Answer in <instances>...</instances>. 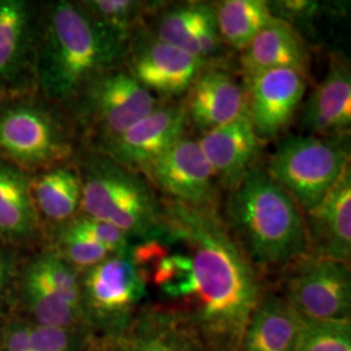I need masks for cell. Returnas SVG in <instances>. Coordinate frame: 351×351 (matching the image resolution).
I'll list each match as a JSON object with an SVG mask.
<instances>
[{"instance_id":"obj_18","label":"cell","mask_w":351,"mask_h":351,"mask_svg":"<svg viewBox=\"0 0 351 351\" xmlns=\"http://www.w3.org/2000/svg\"><path fill=\"white\" fill-rule=\"evenodd\" d=\"M197 139L219 186L226 191L236 188L258 163L263 143L246 112L224 125L202 133Z\"/></svg>"},{"instance_id":"obj_9","label":"cell","mask_w":351,"mask_h":351,"mask_svg":"<svg viewBox=\"0 0 351 351\" xmlns=\"http://www.w3.org/2000/svg\"><path fill=\"white\" fill-rule=\"evenodd\" d=\"M71 154L68 133L50 111L29 103H13L0 108V158L20 168H50Z\"/></svg>"},{"instance_id":"obj_28","label":"cell","mask_w":351,"mask_h":351,"mask_svg":"<svg viewBox=\"0 0 351 351\" xmlns=\"http://www.w3.org/2000/svg\"><path fill=\"white\" fill-rule=\"evenodd\" d=\"M24 268L84 315L80 274L51 247L40 251L24 265Z\"/></svg>"},{"instance_id":"obj_36","label":"cell","mask_w":351,"mask_h":351,"mask_svg":"<svg viewBox=\"0 0 351 351\" xmlns=\"http://www.w3.org/2000/svg\"><path fill=\"white\" fill-rule=\"evenodd\" d=\"M0 333H1V330H0Z\"/></svg>"},{"instance_id":"obj_5","label":"cell","mask_w":351,"mask_h":351,"mask_svg":"<svg viewBox=\"0 0 351 351\" xmlns=\"http://www.w3.org/2000/svg\"><path fill=\"white\" fill-rule=\"evenodd\" d=\"M349 165V138L308 134H290L281 138L264 164L268 175L303 213L323 201Z\"/></svg>"},{"instance_id":"obj_35","label":"cell","mask_w":351,"mask_h":351,"mask_svg":"<svg viewBox=\"0 0 351 351\" xmlns=\"http://www.w3.org/2000/svg\"><path fill=\"white\" fill-rule=\"evenodd\" d=\"M268 8L274 17L281 19L290 25L295 23L311 21L319 8V3L308 0H285V1H267Z\"/></svg>"},{"instance_id":"obj_10","label":"cell","mask_w":351,"mask_h":351,"mask_svg":"<svg viewBox=\"0 0 351 351\" xmlns=\"http://www.w3.org/2000/svg\"><path fill=\"white\" fill-rule=\"evenodd\" d=\"M160 198L197 208H220V186L190 134L177 141L141 172Z\"/></svg>"},{"instance_id":"obj_1","label":"cell","mask_w":351,"mask_h":351,"mask_svg":"<svg viewBox=\"0 0 351 351\" xmlns=\"http://www.w3.org/2000/svg\"><path fill=\"white\" fill-rule=\"evenodd\" d=\"M165 236L177 247L155 289L210 351H239L245 326L262 298L263 276L230 234L221 210L160 198Z\"/></svg>"},{"instance_id":"obj_33","label":"cell","mask_w":351,"mask_h":351,"mask_svg":"<svg viewBox=\"0 0 351 351\" xmlns=\"http://www.w3.org/2000/svg\"><path fill=\"white\" fill-rule=\"evenodd\" d=\"M21 268L14 249L0 242V323L14 313Z\"/></svg>"},{"instance_id":"obj_15","label":"cell","mask_w":351,"mask_h":351,"mask_svg":"<svg viewBox=\"0 0 351 351\" xmlns=\"http://www.w3.org/2000/svg\"><path fill=\"white\" fill-rule=\"evenodd\" d=\"M350 126V62L341 53H332L324 78L302 103L301 134L349 138Z\"/></svg>"},{"instance_id":"obj_6","label":"cell","mask_w":351,"mask_h":351,"mask_svg":"<svg viewBox=\"0 0 351 351\" xmlns=\"http://www.w3.org/2000/svg\"><path fill=\"white\" fill-rule=\"evenodd\" d=\"M84 319L91 336L125 328L149 295L146 278L128 255H111L80 275Z\"/></svg>"},{"instance_id":"obj_30","label":"cell","mask_w":351,"mask_h":351,"mask_svg":"<svg viewBox=\"0 0 351 351\" xmlns=\"http://www.w3.org/2000/svg\"><path fill=\"white\" fill-rule=\"evenodd\" d=\"M295 351H351V320L323 322L303 319Z\"/></svg>"},{"instance_id":"obj_14","label":"cell","mask_w":351,"mask_h":351,"mask_svg":"<svg viewBox=\"0 0 351 351\" xmlns=\"http://www.w3.org/2000/svg\"><path fill=\"white\" fill-rule=\"evenodd\" d=\"M188 130V119L181 101H160L124 133L101 143L99 152L139 173L164 151L189 134Z\"/></svg>"},{"instance_id":"obj_19","label":"cell","mask_w":351,"mask_h":351,"mask_svg":"<svg viewBox=\"0 0 351 351\" xmlns=\"http://www.w3.org/2000/svg\"><path fill=\"white\" fill-rule=\"evenodd\" d=\"M242 77L274 69H297L308 75L310 50L300 29L274 17L239 52Z\"/></svg>"},{"instance_id":"obj_3","label":"cell","mask_w":351,"mask_h":351,"mask_svg":"<svg viewBox=\"0 0 351 351\" xmlns=\"http://www.w3.org/2000/svg\"><path fill=\"white\" fill-rule=\"evenodd\" d=\"M34 68L52 101H72L88 81L124 65L126 45L106 32L78 3L52 1L39 30Z\"/></svg>"},{"instance_id":"obj_21","label":"cell","mask_w":351,"mask_h":351,"mask_svg":"<svg viewBox=\"0 0 351 351\" xmlns=\"http://www.w3.org/2000/svg\"><path fill=\"white\" fill-rule=\"evenodd\" d=\"M40 219L24 171L0 158V242L20 247L37 241Z\"/></svg>"},{"instance_id":"obj_13","label":"cell","mask_w":351,"mask_h":351,"mask_svg":"<svg viewBox=\"0 0 351 351\" xmlns=\"http://www.w3.org/2000/svg\"><path fill=\"white\" fill-rule=\"evenodd\" d=\"M246 113L258 138H280L291 125L308 88V75L297 69H274L242 77Z\"/></svg>"},{"instance_id":"obj_31","label":"cell","mask_w":351,"mask_h":351,"mask_svg":"<svg viewBox=\"0 0 351 351\" xmlns=\"http://www.w3.org/2000/svg\"><path fill=\"white\" fill-rule=\"evenodd\" d=\"M90 336L91 335L85 330L32 324L27 351H85Z\"/></svg>"},{"instance_id":"obj_16","label":"cell","mask_w":351,"mask_h":351,"mask_svg":"<svg viewBox=\"0 0 351 351\" xmlns=\"http://www.w3.org/2000/svg\"><path fill=\"white\" fill-rule=\"evenodd\" d=\"M180 101L189 128L193 126L201 134L246 112L243 82L226 65L204 66Z\"/></svg>"},{"instance_id":"obj_24","label":"cell","mask_w":351,"mask_h":351,"mask_svg":"<svg viewBox=\"0 0 351 351\" xmlns=\"http://www.w3.org/2000/svg\"><path fill=\"white\" fill-rule=\"evenodd\" d=\"M14 308L19 310L14 313L25 317L33 326L88 332L84 315L29 274L24 267L17 285Z\"/></svg>"},{"instance_id":"obj_22","label":"cell","mask_w":351,"mask_h":351,"mask_svg":"<svg viewBox=\"0 0 351 351\" xmlns=\"http://www.w3.org/2000/svg\"><path fill=\"white\" fill-rule=\"evenodd\" d=\"M32 8L23 0H0V93L21 81L33 45Z\"/></svg>"},{"instance_id":"obj_17","label":"cell","mask_w":351,"mask_h":351,"mask_svg":"<svg viewBox=\"0 0 351 351\" xmlns=\"http://www.w3.org/2000/svg\"><path fill=\"white\" fill-rule=\"evenodd\" d=\"M308 255L350 264L351 167L349 165L323 201L303 213Z\"/></svg>"},{"instance_id":"obj_8","label":"cell","mask_w":351,"mask_h":351,"mask_svg":"<svg viewBox=\"0 0 351 351\" xmlns=\"http://www.w3.org/2000/svg\"><path fill=\"white\" fill-rule=\"evenodd\" d=\"M82 121L101 143L124 133L160 103L141 86L125 66H116L88 81L75 97Z\"/></svg>"},{"instance_id":"obj_32","label":"cell","mask_w":351,"mask_h":351,"mask_svg":"<svg viewBox=\"0 0 351 351\" xmlns=\"http://www.w3.org/2000/svg\"><path fill=\"white\" fill-rule=\"evenodd\" d=\"M73 226L88 234L112 255H128L133 246L132 239L119 228L78 213L71 220Z\"/></svg>"},{"instance_id":"obj_2","label":"cell","mask_w":351,"mask_h":351,"mask_svg":"<svg viewBox=\"0 0 351 351\" xmlns=\"http://www.w3.org/2000/svg\"><path fill=\"white\" fill-rule=\"evenodd\" d=\"M226 226L241 250L263 276L280 274L308 254L304 217L288 193L256 163L228 191Z\"/></svg>"},{"instance_id":"obj_12","label":"cell","mask_w":351,"mask_h":351,"mask_svg":"<svg viewBox=\"0 0 351 351\" xmlns=\"http://www.w3.org/2000/svg\"><path fill=\"white\" fill-rule=\"evenodd\" d=\"M85 351H210L173 307L145 303L121 330L90 336Z\"/></svg>"},{"instance_id":"obj_29","label":"cell","mask_w":351,"mask_h":351,"mask_svg":"<svg viewBox=\"0 0 351 351\" xmlns=\"http://www.w3.org/2000/svg\"><path fill=\"white\" fill-rule=\"evenodd\" d=\"M51 249L75 268L80 275L112 255L71 221L55 228Z\"/></svg>"},{"instance_id":"obj_34","label":"cell","mask_w":351,"mask_h":351,"mask_svg":"<svg viewBox=\"0 0 351 351\" xmlns=\"http://www.w3.org/2000/svg\"><path fill=\"white\" fill-rule=\"evenodd\" d=\"M0 351H27L32 323L13 313L0 323Z\"/></svg>"},{"instance_id":"obj_27","label":"cell","mask_w":351,"mask_h":351,"mask_svg":"<svg viewBox=\"0 0 351 351\" xmlns=\"http://www.w3.org/2000/svg\"><path fill=\"white\" fill-rule=\"evenodd\" d=\"M80 4L106 32L128 45L160 1L85 0Z\"/></svg>"},{"instance_id":"obj_26","label":"cell","mask_w":351,"mask_h":351,"mask_svg":"<svg viewBox=\"0 0 351 351\" xmlns=\"http://www.w3.org/2000/svg\"><path fill=\"white\" fill-rule=\"evenodd\" d=\"M213 12V3L160 1L145 25L158 39L180 49Z\"/></svg>"},{"instance_id":"obj_25","label":"cell","mask_w":351,"mask_h":351,"mask_svg":"<svg viewBox=\"0 0 351 351\" xmlns=\"http://www.w3.org/2000/svg\"><path fill=\"white\" fill-rule=\"evenodd\" d=\"M216 25L226 49L241 52L272 19L263 0H223L213 3Z\"/></svg>"},{"instance_id":"obj_11","label":"cell","mask_w":351,"mask_h":351,"mask_svg":"<svg viewBox=\"0 0 351 351\" xmlns=\"http://www.w3.org/2000/svg\"><path fill=\"white\" fill-rule=\"evenodd\" d=\"M124 66L141 86L160 101H180L204 64L155 37L143 25L126 45Z\"/></svg>"},{"instance_id":"obj_4","label":"cell","mask_w":351,"mask_h":351,"mask_svg":"<svg viewBox=\"0 0 351 351\" xmlns=\"http://www.w3.org/2000/svg\"><path fill=\"white\" fill-rule=\"evenodd\" d=\"M78 171L81 215L119 228L132 241L163 239L160 197L143 176L99 151L85 155Z\"/></svg>"},{"instance_id":"obj_7","label":"cell","mask_w":351,"mask_h":351,"mask_svg":"<svg viewBox=\"0 0 351 351\" xmlns=\"http://www.w3.org/2000/svg\"><path fill=\"white\" fill-rule=\"evenodd\" d=\"M278 275V293L303 319L351 320L350 264L307 254Z\"/></svg>"},{"instance_id":"obj_23","label":"cell","mask_w":351,"mask_h":351,"mask_svg":"<svg viewBox=\"0 0 351 351\" xmlns=\"http://www.w3.org/2000/svg\"><path fill=\"white\" fill-rule=\"evenodd\" d=\"M30 194L39 219L55 228L64 226L80 213L82 184L78 168L66 163L52 165L30 180Z\"/></svg>"},{"instance_id":"obj_20","label":"cell","mask_w":351,"mask_h":351,"mask_svg":"<svg viewBox=\"0 0 351 351\" xmlns=\"http://www.w3.org/2000/svg\"><path fill=\"white\" fill-rule=\"evenodd\" d=\"M303 317L278 291L265 290L245 326L239 351H295Z\"/></svg>"}]
</instances>
